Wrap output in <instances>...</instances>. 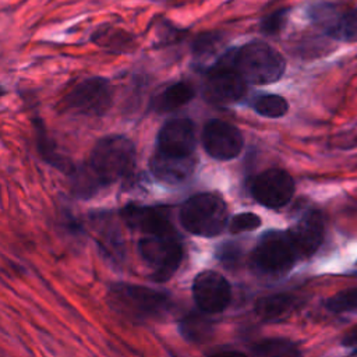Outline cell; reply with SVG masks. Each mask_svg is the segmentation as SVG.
<instances>
[{"label": "cell", "instance_id": "cell-7", "mask_svg": "<svg viewBox=\"0 0 357 357\" xmlns=\"http://www.w3.org/2000/svg\"><path fill=\"white\" fill-rule=\"evenodd\" d=\"M310 20L329 38L346 43H357V7L321 1L310 7Z\"/></svg>", "mask_w": 357, "mask_h": 357}, {"label": "cell", "instance_id": "cell-17", "mask_svg": "<svg viewBox=\"0 0 357 357\" xmlns=\"http://www.w3.org/2000/svg\"><path fill=\"white\" fill-rule=\"evenodd\" d=\"M298 304H300L298 297L293 294L282 293V294H272V296L259 298L255 303L254 310L261 319L268 322H276L287 318L293 311L297 310Z\"/></svg>", "mask_w": 357, "mask_h": 357}, {"label": "cell", "instance_id": "cell-25", "mask_svg": "<svg viewBox=\"0 0 357 357\" xmlns=\"http://www.w3.org/2000/svg\"><path fill=\"white\" fill-rule=\"evenodd\" d=\"M287 8L276 10L271 14H268L262 21H261V31L266 35H276L279 33L287 20Z\"/></svg>", "mask_w": 357, "mask_h": 357}, {"label": "cell", "instance_id": "cell-11", "mask_svg": "<svg viewBox=\"0 0 357 357\" xmlns=\"http://www.w3.org/2000/svg\"><path fill=\"white\" fill-rule=\"evenodd\" d=\"M202 145L206 153L218 160H230L243 149V135L233 124L212 119L202 130Z\"/></svg>", "mask_w": 357, "mask_h": 357}, {"label": "cell", "instance_id": "cell-14", "mask_svg": "<svg viewBox=\"0 0 357 357\" xmlns=\"http://www.w3.org/2000/svg\"><path fill=\"white\" fill-rule=\"evenodd\" d=\"M156 145V151L163 153L176 156L192 155L197 145L194 123L184 117L166 121L158 134Z\"/></svg>", "mask_w": 357, "mask_h": 357}, {"label": "cell", "instance_id": "cell-20", "mask_svg": "<svg viewBox=\"0 0 357 357\" xmlns=\"http://www.w3.org/2000/svg\"><path fill=\"white\" fill-rule=\"evenodd\" d=\"M36 127V144H38V149L40 152V155L43 156V159L46 162H49L50 165L56 166L57 169H61V170H66V172H73L74 167L71 166V163L64 159L54 148V144L53 141L47 137V132L46 130L43 128V126L40 124V121H36L35 124Z\"/></svg>", "mask_w": 357, "mask_h": 357}, {"label": "cell", "instance_id": "cell-4", "mask_svg": "<svg viewBox=\"0 0 357 357\" xmlns=\"http://www.w3.org/2000/svg\"><path fill=\"white\" fill-rule=\"evenodd\" d=\"M180 222L185 230L195 236H218L227 223L225 201L211 192L190 197L180 208Z\"/></svg>", "mask_w": 357, "mask_h": 357}, {"label": "cell", "instance_id": "cell-28", "mask_svg": "<svg viewBox=\"0 0 357 357\" xmlns=\"http://www.w3.org/2000/svg\"><path fill=\"white\" fill-rule=\"evenodd\" d=\"M336 146L342 149H354L357 148V128L342 132L336 138Z\"/></svg>", "mask_w": 357, "mask_h": 357}, {"label": "cell", "instance_id": "cell-30", "mask_svg": "<svg viewBox=\"0 0 357 357\" xmlns=\"http://www.w3.org/2000/svg\"><path fill=\"white\" fill-rule=\"evenodd\" d=\"M354 273H356V275H357V272H354Z\"/></svg>", "mask_w": 357, "mask_h": 357}, {"label": "cell", "instance_id": "cell-29", "mask_svg": "<svg viewBox=\"0 0 357 357\" xmlns=\"http://www.w3.org/2000/svg\"><path fill=\"white\" fill-rule=\"evenodd\" d=\"M342 346L350 349V353L353 356H357V328H353L343 336Z\"/></svg>", "mask_w": 357, "mask_h": 357}, {"label": "cell", "instance_id": "cell-2", "mask_svg": "<svg viewBox=\"0 0 357 357\" xmlns=\"http://www.w3.org/2000/svg\"><path fill=\"white\" fill-rule=\"evenodd\" d=\"M234 70L247 84L266 85L283 75L286 70L284 57L264 42H250L227 53Z\"/></svg>", "mask_w": 357, "mask_h": 357}, {"label": "cell", "instance_id": "cell-22", "mask_svg": "<svg viewBox=\"0 0 357 357\" xmlns=\"http://www.w3.org/2000/svg\"><path fill=\"white\" fill-rule=\"evenodd\" d=\"M257 356H298V347L287 339H265L252 347Z\"/></svg>", "mask_w": 357, "mask_h": 357}, {"label": "cell", "instance_id": "cell-18", "mask_svg": "<svg viewBox=\"0 0 357 357\" xmlns=\"http://www.w3.org/2000/svg\"><path fill=\"white\" fill-rule=\"evenodd\" d=\"M195 95V89L188 82H176L163 89L153 99V109L159 113H166L176 110L184 105H187Z\"/></svg>", "mask_w": 357, "mask_h": 357}, {"label": "cell", "instance_id": "cell-8", "mask_svg": "<svg viewBox=\"0 0 357 357\" xmlns=\"http://www.w3.org/2000/svg\"><path fill=\"white\" fill-rule=\"evenodd\" d=\"M68 110L84 116H102L112 103V86L106 78L93 77L78 82L64 99Z\"/></svg>", "mask_w": 357, "mask_h": 357}, {"label": "cell", "instance_id": "cell-15", "mask_svg": "<svg viewBox=\"0 0 357 357\" xmlns=\"http://www.w3.org/2000/svg\"><path fill=\"white\" fill-rule=\"evenodd\" d=\"M121 216L131 229L146 236L174 233L166 209L159 206L127 205L121 209Z\"/></svg>", "mask_w": 357, "mask_h": 357}, {"label": "cell", "instance_id": "cell-21", "mask_svg": "<svg viewBox=\"0 0 357 357\" xmlns=\"http://www.w3.org/2000/svg\"><path fill=\"white\" fill-rule=\"evenodd\" d=\"M251 107L261 116L268 117V119H279L284 116L289 110V103L287 100L275 93H265L255 96L251 100Z\"/></svg>", "mask_w": 357, "mask_h": 357}, {"label": "cell", "instance_id": "cell-23", "mask_svg": "<svg viewBox=\"0 0 357 357\" xmlns=\"http://www.w3.org/2000/svg\"><path fill=\"white\" fill-rule=\"evenodd\" d=\"M325 307L335 314L357 312V287L335 293L325 301Z\"/></svg>", "mask_w": 357, "mask_h": 357}, {"label": "cell", "instance_id": "cell-19", "mask_svg": "<svg viewBox=\"0 0 357 357\" xmlns=\"http://www.w3.org/2000/svg\"><path fill=\"white\" fill-rule=\"evenodd\" d=\"M180 335L191 343H204L212 337V322L201 315H187L178 324Z\"/></svg>", "mask_w": 357, "mask_h": 357}, {"label": "cell", "instance_id": "cell-27", "mask_svg": "<svg viewBox=\"0 0 357 357\" xmlns=\"http://www.w3.org/2000/svg\"><path fill=\"white\" fill-rule=\"evenodd\" d=\"M216 257L220 262L226 265H234L240 258V248L234 243H225L219 247Z\"/></svg>", "mask_w": 357, "mask_h": 357}, {"label": "cell", "instance_id": "cell-13", "mask_svg": "<svg viewBox=\"0 0 357 357\" xmlns=\"http://www.w3.org/2000/svg\"><path fill=\"white\" fill-rule=\"evenodd\" d=\"M298 258L312 257L325 238V219L317 209L304 212L298 220L287 230Z\"/></svg>", "mask_w": 357, "mask_h": 357}, {"label": "cell", "instance_id": "cell-1", "mask_svg": "<svg viewBox=\"0 0 357 357\" xmlns=\"http://www.w3.org/2000/svg\"><path fill=\"white\" fill-rule=\"evenodd\" d=\"M107 298L114 312L134 322L158 319L170 307V298L166 293L128 283L112 284Z\"/></svg>", "mask_w": 357, "mask_h": 357}, {"label": "cell", "instance_id": "cell-12", "mask_svg": "<svg viewBox=\"0 0 357 357\" xmlns=\"http://www.w3.org/2000/svg\"><path fill=\"white\" fill-rule=\"evenodd\" d=\"M192 297L198 308L208 314L223 311L231 300L229 282L215 271L199 272L192 282Z\"/></svg>", "mask_w": 357, "mask_h": 357}, {"label": "cell", "instance_id": "cell-26", "mask_svg": "<svg viewBox=\"0 0 357 357\" xmlns=\"http://www.w3.org/2000/svg\"><path fill=\"white\" fill-rule=\"evenodd\" d=\"M219 40H220L219 36H216L215 33H206L199 36L194 43V54L199 59L206 57L208 54L215 52Z\"/></svg>", "mask_w": 357, "mask_h": 357}, {"label": "cell", "instance_id": "cell-10", "mask_svg": "<svg viewBox=\"0 0 357 357\" xmlns=\"http://www.w3.org/2000/svg\"><path fill=\"white\" fill-rule=\"evenodd\" d=\"M296 184L293 177L282 169H268L259 173L252 184V197L266 208H282L293 198Z\"/></svg>", "mask_w": 357, "mask_h": 357}, {"label": "cell", "instance_id": "cell-3", "mask_svg": "<svg viewBox=\"0 0 357 357\" xmlns=\"http://www.w3.org/2000/svg\"><path fill=\"white\" fill-rule=\"evenodd\" d=\"M134 165V144L123 135H107L93 146L88 167L100 185H107L127 176Z\"/></svg>", "mask_w": 357, "mask_h": 357}, {"label": "cell", "instance_id": "cell-16", "mask_svg": "<svg viewBox=\"0 0 357 357\" xmlns=\"http://www.w3.org/2000/svg\"><path fill=\"white\" fill-rule=\"evenodd\" d=\"M195 165L197 160L194 155L176 156L156 151L151 159L152 173L159 180L173 185L187 181L192 176Z\"/></svg>", "mask_w": 357, "mask_h": 357}, {"label": "cell", "instance_id": "cell-9", "mask_svg": "<svg viewBox=\"0 0 357 357\" xmlns=\"http://www.w3.org/2000/svg\"><path fill=\"white\" fill-rule=\"evenodd\" d=\"M247 82L231 66L227 53L219 59L208 71L205 81V95L218 103H231L245 93Z\"/></svg>", "mask_w": 357, "mask_h": 357}, {"label": "cell", "instance_id": "cell-24", "mask_svg": "<svg viewBox=\"0 0 357 357\" xmlns=\"http://www.w3.org/2000/svg\"><path fill=\"white\" fill-rule=\"evenodd\" d=\"M261 226V218L252 212H243L234 215L229 222V230L231 233L251 231Z\"/></svg>", "mask_w": 357, "mask_h": 357}, {"label": "cell", "instance_id": "cell-6", "mask_svg": "<svg viewBox=\"0 0 357 357\" xmlns=\"http://www.w3.org/2000/svg\"><path fill=\"white\" fill-rule=\"evenodd\" d=\"M297 259L298 254L287 231L265 233L251 254L254 268L266 275H283Z\"/></svg>", "mask_w": 357, "mask_h": 357}, {"label": "cell", "instance_id": "cell-5", "mask_svg": "<svg viewBox=\"0 0 357 357\" xmlns=\"http://www.w3.org/2000/svg\"><path fill=\"white\" fill-rule=\"evenodd\" d=\"M138 250L158 282L169 280L183 259V245L176 233L145 236L139 240Z\"/></svg>", "mask_w": 357, "mask_h": 357}]
</instances>
